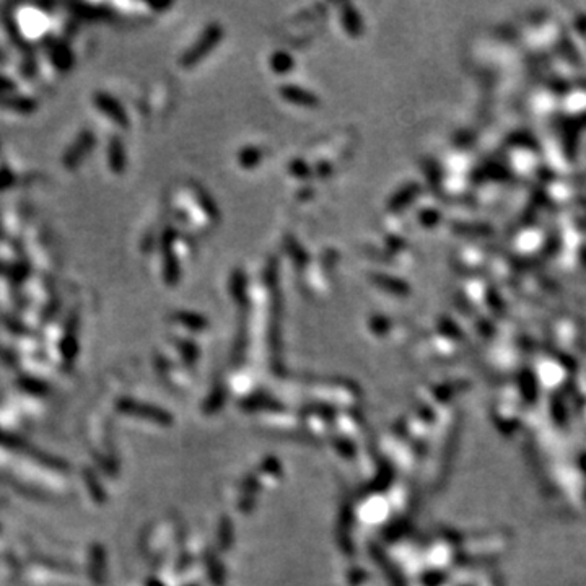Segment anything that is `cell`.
<instances>
[{
    "label": "cell",
    "mask_w": 586,
    "mask_h": 586,
    "mask_svg": "<svg viewBox=\"0 0 586 586\" xmlns=\"http://www.w3.org/2000/svg\"><path fill=\"white\" fill-rule=\"evenodd\" d=\"M217 38H219V28H211V30H208L207 33L204 35V38H202L201 43H197V46H194L193 49H191L189 54L184 59V62L189 64V62L197 61V59H201L204 56V54H206L207 48L211 49L213 46V44H215Z\"/></svg>",
    "instance_id": "cell-1"
},
{
    "label": "cell",
    "mask_w": 586,
    "mask_h": 586,
    "mask_svg": "<svg viewBox=\"0 0 586 586\" xmlns=\"http://www.w3.org/2000/svg\"><path fill=\"white\" fill-rule=\"evenodd\" d=\"M284 90L287 92V93H285V97H289L290 99L300 98V101L306 103L308 106H315V104H316V98L311 97V95L305 93V90H303V93H300L302 90H297V88H284Z\"/></svg>",
    "instance_id": "cell-2"
}]
</instances>
